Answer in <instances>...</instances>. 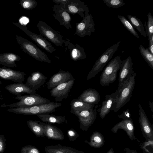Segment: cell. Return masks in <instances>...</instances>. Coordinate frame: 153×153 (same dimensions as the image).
<instances>
[{
    "label": "cell",
    "instance_id": "cell-8",
    "mask_svg": "<svg viewBox=\"0 0 153 153\" xmlns=\"http://www.w3.org/2000/svg\"><path fill=\"white\" fill-rule=\"evenodd\" d=\"M89 9L85 12V16L79 23L76 24L75 34L80 38L90 36L95 31V24L92 15L89 13Z\"/></svg>",
    "mask_w": 153,
    "mask_h": 153
},
{
    "label": "cell",
    "instance_id": "cell-16",
    "mask_svg": "<svg viewBox=\"0 0 153 153\" xmlns=\"http://www.w3.org/2000/svg\"><path fill=\"white\" fill-rule=\"evenodd\" d=\"M62 5L70 14H77L82 18L85 16L84 12L88 9V5L79 0H68L66 4Z\"/></svg>",
    "mask_w": 153,
    "mask_h": 153
},
{
    "label": "cell",
    "instance_id": "cell-48",
    "mask_svg": "<svg viewBox=\"0 0 153 153\" xmlns=\"http://www.w3.org/2000/svg\"><path fill=\"white\" fill-rule=\"evenodd\" d=\"M1 81L0 80V85H1Z\"/></svg>",
    "mask_w": 153,
    "mask_h": 153
},
{
    "label": "cell",
    "instance_id": "cell-6",
    "mask_svg": "<svg viewBox=\"0 0 153 153\" xmlns=\"http://www.w3.org/2000/svg\"><path fill=\"white\" fill-rule=\"evenodd\" d=\"M120 42L121 41H119L114 44L112 45L99 57L88 73L87 77V79L94 77L100 71L102 70L117 51Z\"/></svg>",
    "mask_w": 153,
    "mask_h": 153
},
{
    "label": "cell",
    "instance_id": "cell-18",
    "mask_svg": "<svg viewBox=\"0 0 153 153\" xmlns=\"http://www.w3.org/2000/svg\"><path fill=\"white\" fill-rule=\"evenodd\" d=\"M118 92L117 90L115 92L105 96V100L102 102L101 107L97 110L99 116L102 119L104 118L110 111L114 110Z\"/></svg>",
    "mask_w": 153,
    "mask_h": 153
},
{
    "label": "cell",
    "instance_id": "cell-25",
    "mask_svg": "<svg viewBox=\"0 0 153 153\" xmlns=\"http://www.w3.org/2000/svg\"><path fill=\"white\" fill-rule=\"evenodd\" d=\"M20 60L18 55L12 53L0 54V64L8 67H17L16 61Z\"/></svg>",
    "mask_w": 153,
    "mask_h": 153
},
{
    "label": "cell",
    "instance_id": "cell-14",
    "mask_svg": "<svg viewBox=\"0 0 153 153\" xmlns=\"http://www.w3.org/2000/svg\"><path fill=\"white\" fill-rule=\"evenodd\" d=\"M120 70L117 90H119L128 79L134 73L133 70L131 59L130 56L122 61Z\"/></svg>",
    "mask_w": 153,
    "mask_h": 153
},
{
    "label": "cell",
    "instance_id": "cell-22",
    "mask_svg": "<svg viewBox=\"0 0 153 153\" xmlns=\"http://www.w3.org/2000/svg\"><path fill=\"white\" fill-rule=\"evenodd\" d=\"M47 77L39 71L32 73L27 78L25 85L30 89L35 90L45 83Z\"/></svg>",
    "mask_w": 153,
    "mask_h": 153
},
{
    "label": "cell",
    "instance_id": "cell-43",
    "mask_svg": "<svg viewBox=\"0 0 153 153\" xmlns=\"http://www.w3.org/2000/svg\"><path fill=\"white\" fill-rule=\"evenodd\" d=\"M68 0H52V1L56 4H66Z\"/></svg>",
    "mask_w": 153,
    "mask_h": 153
},
{
    "label": "cell",
    "instance_id": "cell-13",
    "mask_svg": "<svg viewBox=\"0 0 153 153\" xmlns=\"http://www.w3.org/2000/svg\"><path fill=\"white\" fill-rule=\"evenodd\" d=\"M75 79L61 84L50 91L51 95L55 97L56 102H61L63 99L67 98L69 93L74 83Z\"/></svg>",
    "mask_w": 153,
    "mask_h": 153
},
{
    "label": "cell",
    "instance_id": "cell-9",
    "mask_svg": "<svg viewBox=\"0 0 153 153\" xmlns=\"http://www.w3.org/2000/svg\"><path fill=\"white\" fill-rule=\"evenodd\" d=\"M12 23L26 34L38 45L48 53H52L56 51V49L53 46L51 43L41 34H38L31 32L28 30L26 26L19 23L12 22Z\"/></svg>",
    "mask_w": 153,
    "mask_h": 153
},
{
    "label": "cell",
    "instance_id": "cell-32",
    "mask_svg": "<svg viewBox=\"0 0 153 153\" xmlns=\"http://www.w3.org/2000/svg\"><path fill=\"white\" fill-rule=\"evenodd\" d=\"M140 53L148 65L153 70V55L147 48H144L142 45L139 47Z\"/></svg>",
    "mask_w": 153,
    "mask_h": 153
},
{
    "label": "cell",
    "instance_id": "cell-45",
    "mask_svg": "<svg viewBox=\"0 0 153 153\" xmlns=\"http://www.w3.org/2000/svg\"><path fill=\"white\" fill-rule=\"evenodd\" d=\"M149 104L152 113V116L153 115V103L152 102H149Z\"/></svg>",
    "mask_w": 153,
    "mask_h": 153
},
{
    "label": "cell",
    "instance_id": "cell-42",
    "mask_svg": "<svg viewBox=\"0 0 153 153\" xmlns=\"http://www.w3.org/2000/svg\"><path fill=\"white\" fill-rule=\"evenodd\" d=\"M149 46L148 48L151 53L153 55V36L148 38Z\"/></svg>",
    "mask_w": 153,
    "mask_h": 153
},
{
    "label": "cell",
    "instance_id": "cell-28",
    "mask_svg": "<svg viewBox=\"0 0 153 153\" xmlns=\"http://www.w3.org/2000/svg\"><path fill=\"white\" fill-rule=\"evenodd\" d=\"M71 112L81 111L90 110L93 108L94 105L90 104L82 101L78 98L73 100L71 103Z\"/></svg>",
    "mask_w": 153,
    "mask_h": 153
},
{
    "label": "cell",
    "instance_id": "cell-33",
    "mask_svg": "<svg viewBox=\"0 0 153 153\" xmlns=\"http://www.w3.org/2000/svg\"><path fill=\"white\" fill-rule=\"evenodd\" d=\"M117 17L122 24L131 34L137 38H140L137 33L128 20L123 16L118 15Z\"/></svg>",
    "mask_w": 153,
    "mask_h": 153
},
{
    "label": "cell",
    "instance_id": "cell-12",
    "mask_svg": "<svg viewBox=\"0 0 153 153\" xmlns=\"http://www.w3.org/2000/svg\"><path fill=\"white\" fill-rule=\"evenodd\" d=\"M139 109L138 120L142 133L146 140H153V126L150 123L141 105L138 104Z\"/></svg>",
    "mask_w": 153,
    "mask_h": 153
},
{
    "label": "cell",
    "instance_id": "cell-10",
    "mask_svg": "<svg viewBox=\"0 0 153 153\" xmlns=\"http://www.w3.org/2000/svg\"><path fill=\"white\" fill-rule=\"evenodd\" d=\"M98 105L88 110L74 112L73 113L78 118L80 128L86 131L92 125L96 119Z\"/></svg>",
    "mask_w": 153,
    "mask_h": 153
},
{
    "label": "cell",
    "instance_id": "cell-37",
    "mask_svg": "<svg viewBox=\"0 0 153 153\" xmlns=\"http://www.w3.org/2000/svg\"><path fill=\"white\" fill-rule=\"evenodd\" d=\"M21 153H40V152L37 148L29 145L23 146L21 149Z\"/></svg>",
    "mask_w": 153,
    "mask_h": 153
},
{
    "label": "cell",
    "instance_id": "cell-35",
    "mask_svg": "<svg viewBox=\"0 0 153 153\" xmlns=\"http://www.w3.org/2000/svg\"><path fill=\"white\" fill-rule=\"evenodd\" d=\"M107 6L114 8H117L125 4L123 0H102Z\"/></svg>",
    "mask_w": 153,
    "mask_h": 153
},
{
    "label": "cell",
    "instance_id": "cell-24",
    "mask_svg": "<svg viewBox=\"0 0 153 153\" xmlns=\"http://www.w3.org/2000/svg\"><path fill=\"white\" fill-rule=\"evenodd\" d=\"M5 88L10 93L16 96L25 93L33 94L36 92L35 90L30 89L22 83L9 84Z\"/></svg>",
    "mask_w": 153,
    "mask_h": 153
},
{
    "label": "cell",
    "instance_id": "cell-1",
    "mask_svg": "<svg viewBox=\"0 0 153 153\" xmlns=\"http://www.w3.org/2000/svg\"><path fill=\"white\" fill-rule=\"evenodd\" d=\"M62 105L60 103L50 102L43 104L28 107H15L10 108L7 111L17 114L36 115L41 114H49L55 112L56 108Z\"/></svg>",
    "mask_w": 153,
    "mask_h": 153
},
{
    "label": "cell",
    "instance_id": "cell-46",
    "mask_svg": "<svg viewBox=\"0 0 153 153\" xmlns=\"http://www.w3.org/2000/svg\"><path fill=\"white\" fill-rule=\"evenodd\" d=\"M106 153H114V152L113 149L112 148H111Z\"/></svg>",
    "mask_w": 153,
    "mask_h": 153
},
{
    "label": "cell",
    "instance_id": "cell-7",
    "mask_svg": "<svg viewBox=\"0 0 153 153\" xmlns=\"http://www.w3.org/2000/svg\"><path fill=\"white\" fill-rule=\"evenodd\" d=\"M37 26L40 34L57 46H62L65 43V40L60 33L54 30L45 22L39 21Z\"/></svg>",
    "mask_w": 153,
    "mask_h": 153
},
{
    "label": "cell",
    "instance_id": "cell-47",
    "mask_svg": "<svg viewBox=\"0 0 153 153\" xmlns=\"http://www.w3.org/2000/svg\"><path fill=\"white\" fill-rule=\"evenodd\" d=\"M1 93L0 92V102H1V100H2V98L1 97Z\"/></svg>",
    "mask_w": 153,
    "mask_h": 153
},
{
    "label": "cell",
    "instance_id": "cell-5",
    "mask_svg": "<svg viewBox=\"0 0 153 153\" xmlns=\"http://www.w3.org/2000/svg\"><path fill=\"white\" fill-rule=\"evenodd\" d=\"M19 101L16 103L6 105L3 104L1 107H9L10 108L15 107H28L49 102L50 100L36 94L22 95L19 94L14 98Z\"/></svg>",
    "mask_w": 153,
    "mask_h": 153
},
{
    "label": "cell",
    "instance_id": "cell-23",
    "mask_svg": "<svg viewBox=\"0 0 153 153\" xmlns=\"http://www.w3.org/2000/svg\"><path fill=\"white\" fill-rule=\"evenodd\" d=\"M78 99L84 102L95 105L100 101V94L96 90L88 88L84 91Z\"/></svg>",
    "mask_w": 153,
    "mask_h": 153
},
{
    "label": "cell",
    "instance_id": "cell-21",
    "mask_svg": "<svg viewBox=\"0 0 153 153\" xmlns=\"http://www.w3.org/2000/svg\"><path fill=\"white\" fill-rule=\"evenodd\" d=\"M43 127L45 136L48 139L62 140L64 138L63 133L58 127L50 124L39 122Z\"/></svg>",
    "mask_w": 153,
    "mask_h": 153
},
{
    "label": "cell",
    "instance_id": "cell-34",
    "mask_svg": "<svg viewBox=\"0 0 153 153\" xmlns=\"http://www.w3.org/2000/svg\"><path fill=\"white\" fill-rule=\"evenodd\" d=\"M23 9L30 10L34 9L37 6L38 2L34 0H21L19 3Z\"/></svg>",
    "mask_w": 153,
    "mask_h": 153
},
{
    "label": "cell",
    "instance_id": "cell-4",
    "mask_svg": "<svg viewBox=\"0 0 153 153\" xmlns=\"http://www.w3.org/2000/svg\"><path fill=\"white\" fill-rule=\"evenodd\" d=\"M122 61L118 55L111 60L104 69L100 77L102 86H108L116 79Z\"/></svg>",
    "mask_w": 153,
    "mask_h": 153
},
{
    "label": "cell",
    "instance_id": "cell-40",
    "mask_svg": "<svg viewBox=\"0 0 153 153\" xmlns=\"http://www.w3.org/2000/svg\"><path fill=\"white\" fill-rule=\"evenodd\" d=\"M6 139L4 135L0 134V153H3L6 148Z\"/></svg>",
    "mask_w": 153,
    "mask_h": 153
},
{
    "label": "cell",
    "instance_id": "cell-2",
    "mask_svg": "<svg viewBox=\"0 0 153 153\" xmlns=\"http://www.w3.org/2000/svg\"><path fill=\"white\" fill-rule=\"evenodd\" d=\"M136 73H134L126 81L119 91L117 98L116 100L114 111H117L130 100L135 84V77Z\"/></svg>",
    "mask_w": 153,
    "mask_h": 153
},
{
    "label": "cell",
    "instance_id": "cell-3",
    "mask_svg": "<svg viewBox=\"0 0 153 153\" xmlns=\"http://www.w3.org/2000/svg\"><path fill=\"white\" fill-rule=\"evenodd\" d=\"M16 39L20 47L24 52L38 61L51 63V61L47 55L32 42L17 35Z\"/></svg>",
    "mask_w": 153,
    "mask_h": 153
},
{
    "label": "cell",
    "instance_id": "cell-44",
    "mask_svg": "<svg viewBox=\"0 0 153 153\" xmlns=\"http://www.w3.org/2000/svg\"><path fill=\"white\" fill-rule=\"evenodd\" d=\"M124 151L126 153H138L135 150H131L128 148H125Z\"/></svg>",
    "mask_w": 153,
    "mask_h": 153
},
{
    "label": "cell",
    "instance_id": "cell-39",
    "mask_svg": "<svg viewBox=\"0 0 153 153\" xmlns=\"http://www.w3.org/2000/svg\"><path fill=\"white\" fill-rule=\"evenodd\" d=\"M148 146H151L152 148H153V140H146L140 145L141 148L143 151L148 153H151L146 148V147Z\"/></svg>",
    "mask_w": 153,
    "mask_h": 153
},
{
    "label": "cell",
    "instance_id": "cell-11",
    "mask_svg": "<svg viewBox=\"0 0 153 153\" xmlns=\"http://www.w3.org/2000/svg\"><path fill=\"white\" fill-rule=\"evenodd\" d=\"M54 13L52 15L57 20L60 25L67 29H72L71 25V17L70 14L63 8L62 4H56L52 7Z\"/></svg>",
    "mask_w": 153,
    "mask_h": 153
},
{
    "label": "cell",
    "instance_id": "cell-36",
    "mask_svg": "<svg viewBox=\"0 0 153 153\" xmlns=\"http://www.w3.org/2000/svg\"><path fill=\"white\" fill-rule=\"evenodd\" d=\"M148 22L147 27L148 29V33L147 35L148 37H151L153 36V16L151 13L149 12L147 15Z\"/></svg>",
    "mask_w": 153,
    "mask_h": 153
},
{
    "label": "cell",
    "instance_id": "cell-29",
    "mask_svg": "<svg viewBox=\"0 0 153 153\" xmlns=\"http://www.w3.org/2000/svg\"><path fill=\"white\" fill-rule=\"evenodd\" d=\"M85 142L92 147L100 148L102 146L104 143V138L101 133L95 131L91 136L90 141L85 140Z\"/></svg>",
    "mask_w": 153,
    "mask_h": 153
},
{
    "label": "cell",
    "instance_id": "cell-20",
    "mask_svg": "<svg viewBox=\"0 0 153 153\" xmlns=\"http://www.w3.org/2000/svg\"><path fill=\"white\" fill-rule=\"evenodd\" d=\"M25 75L22 71L0 67V78L1 79L21 83L24 81Z\"/></svg>",
    "mask_w": 153,
    "mask_h": 153
},
{
    "label": "cell",
    "instance_id": "cell-30",
    "mask_svg": "<svg viewBox=\"0 0 153 153\" xmlns=\"http://www.w3.org/2000/svg\"><path fill=\"white\" fill-rule=\"evenodd\" d=\"M127 17L134 28H135L142 36L147 37L144 25L141 21L135 16L130 15H128Z\"/></svg>",
    "mask_w": 153,
    "mask_h": 153
},
{
    "label": "cell",
    "instance_id": "cell-26",
    "mask_svg": "<svg viewBox=\"0 0 153 153\" xmlns=\"http://www.w3.org/2000/svg\"><path fill=\"white\" fill-rule=\"evenodd\" d=\"M44 149L46 153H85L69 146H62L60 144L46 146Z\"/></svg>",
    "mask_w": 153,
    "mask_h": 153
},
{
    "label": "cell",
    "instance_id": "cell-31",
    "mask_svg": "<svg viewBox=\"0 0 153 153\" xmlns=\"http://www.w3.org/2000/svg\"><path fill=\"white\" fill-rule=\"evenodd\" d=\"M39 122L36 120H29L27 123L30 130L36 137H44L45 136L43 129Z\"/></svg>",
    "mask_w": 153,
    "mask_h": 153
},
{
    "label": "cell",
    "instance_id": "cell-15",
    "mask_svg": "<svg viewBox=\"0 0 153 153\" xmlns=\"http://www.w3.org/2000/svg\"><path fill=\"white\" fill-rule=\"evenodd\" d=\"M120 129L125 131L131 140L140 142L134 135V127L131 118L123 119L113 127L111 131L113 133L117 134L118 131Z\"/></svg>",
    "mask_w": 153,
    "mask_h": 153
},
{
    "label": "cell",
    "instance_id": "cell-38",
    "mask_svg": "<svg viewBox=\"0 0 153 153\" xmlns=\"http://www.w3.org/2000/svg\"><path fill=\"white\" fill-rule=\"evenodd\" d=\"M67 134L70 141L71 142H74L79 137L77 132L72 128L67 131Z\"/></svg>",
    "mask_w": 153,
    "mask_h": 153
},
{
    "label": "cell",
    "instance_id": "cell-41",
    "mask_svg": "<svg viewBox=\"0 0 153 153\" xmlns=\"http://www.w3.org/2000/svg\"><path fill=\"white\" fill-rule=\"evenodd\" d=\"M118 117L122 119L131 118L129 110L127 109L124 111L121 114L118 116Z\"/></svg>",
    "mask_w": 153,
    "mask_h": 153
},
{
    "label": "cell",
    "instance_id": "cell-27",
    "mask_svg": "<svg viewBox=\"0 0 153 153\" xmlns=\"http://www.w3.org/2000/svg\"><path fill=\"white\" fill-rule=\"evenodd\" d=\"M42 122L47 123L68 124L65 116L50 114H41L36 115Z\"/></svg>",
    "mask_w": 153,
    "mask_h": 153
},
{
    "label": "cell",
    "instance_id": "cell-19",
    "mask_svg": "<svg viewBox=\"0 0 153 153\" xmlns=\"http://www.w3.org/2000/svg\"><path fill=\"white\" fill-rule=\"evenodd\" d=\"M65 46L70 52L71 59L74 61L85 59L86 57L85 48L77 43L75 45L72 43L68 39L66 38Z\"/></svg>",
    "mask_w": 153,
    "mask_h": 153
},
{
    "label": "cell",
    "instance_id": "cell-17",
    "mask_svg": "<svg viewBox=\"0 0 153 153\" xmlns=\"http://www.w3.org/2000/svg\"><path fill=\"white\" fill-rule=\"evenodd\" d=\"M74 77L70 72L59 70L57 73L53 74L47 83V88L52 89L58 85L73 79Z\"/></svg>",
    "mask_w": 153,
    "mask_h": 153
}]
</instances>
